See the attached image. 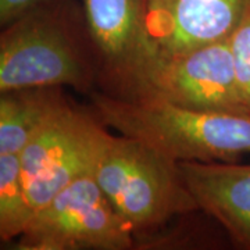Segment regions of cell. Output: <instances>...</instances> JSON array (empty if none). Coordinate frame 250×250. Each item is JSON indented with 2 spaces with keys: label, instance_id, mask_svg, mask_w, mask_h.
<instances>
[{
  "label": "cell",
  "instance_id": "5",
  "mask_svg": "<svg viewBox=\"0 0 250 250\" xmlns=\"http://www.w3.org/2000/svg\"><path fill=\"white\" fill-rule=\"evenodd\" d=\"M98 60V90L111 98L150 96L157 62L149 29V0H80Z\"/></svg>",
  "mask_w": 250,
  "mask_h": 250
},
{
  "label": "cell",
  "instance_id": "2",
  "mask_svg": "<svg viewBox=\"0 0 250 250\" xmlns=\"http://www.w3.org/2000/svg\"><path fill=\"white\" fill-rule=\"evenodd\" d=\"M89 99L108 129L177 163H239L250 154V114L205 113L160 99L123 100L100 90Z\"/></svg>",
  "mask_w": 250,
  "mask_h": 250
},
{
  "label": "cell",
  "instance_id": "8",
  "mask_svg": "<svg viewBox=\"0 0 250 250\" xmlns=\"http://www.w3.org/2000/svg\"><path fill=\"white\" fill-rule=\"evenodd\" d=\"M250 0H149L147 29L157 59L229 39Z\"/></svg>",
  "mask_w": 250,
  "mask_h": 250
},
{
  "label": "cell",
  "instance_id": "10",
  "mask_svg": "<svg viewBox=\"0 0 250 250\" xmlns=\"http://www.w3.org/2000/svg\"><path fill=\"white\" fill-rule=\"evenodd\" d=\"M71 103L62 86L0 92V154H20L54 116Z\"/></svg>",
  "mask_w": 250,
  "mask_h": 250
},
{
  "label": "cell",
  "instance_id": "9",
  "mask_svg": "<svg viewBox=\"0 0 250 250\" xmlns=\"http://www.w3.org/2000/svg\"><path fill=\"white\" fill-rule=\"evenodd\" d=\"M179 168L200 210L235 248L250 250V164L193 161Z\"/></svg>",
  "mask_w": 250,
  "mask_h": 250
},
{
  "label": "cell",
  "instance_id": "6",
  "mask_svg": "<svg viewBox=\"0 0 250 250\" xmlns=\"http://www.w3.org/2000/svg\"><path fill=\"white\" fill-rule=\"evenodd\" d=\"M108 134L93 108L72 102L29 141L20 160L34 211L74 179L93 171Z\"/></svg>",
  "mask_w": 250,
  "mask_h": 250
},
{
  "label": "cell",
  "instance_id": "4",
  "mask_svg": "<svg viewBox=\"0 0 250 250\" xmlns=\"http://www.w3.org/2000/svg\"><path fill=\"white\" fill-rule=\"evenodd\" d=\"M18 250H131L136 238L92 171L38 208L17 241Z\"/></svg>",
  "mask_w": 250,
  "mask_h": 250
},
{
  "label": "cell",
  "instance_id": "12",
  "mask_svg": "<svg viewBox=\"0 0 250 250\" xmlns=\"http://www.w3.org/2000/svg\"><path fill=\"white\" fill-rule=\"evenodd\" d=\"M229 45L238 86L245 106L250 111V14L235 29L229 38Z\"/></svg>",
  "mask_w": 250,
  "mask_h": 250
},
{
  "label": "cell",
  "instance_id": "3",
  "mask_svg": "<svg viewBox=\"0 0 250 250\" xmlns=\"http://www.w3.org/2000/svg\"><path fill=\"white\" fill-rule=\"evenodd\" d=\"M93 177L136 238V248L178 217L200 210L179 163L138 139L108 134Z\"/></svg>",
  "mask_w": 250,
  "mask_h": 250
},
{
  "label": "cell",
  "instance_id": "1",
  "mask_svg": "<svg viewBox=\"0 0 250 250\" xmlns=\"http://www.w3.org/2000/svg\"><path fill=\"white\" fill-rule=\"evenodd\" d=\"M98 60L80 0H46L1 27L0 92L29 86L98 90Z\"/></svg>",
  "mask_w": 250,
  "mask_h": 250
},
{
  "label": "cell",
  "instance_id": "13",
  "mask_svg": "<svg viewBox=\"0 0 250 250\" xmlns=\"http://www.w3.org/2000/svg\"><path fill=\"white\" fill-rule=\"evenodd\" d=\"M46 0H0V25L4 27L14 18Z\"/></svg>",
  "mask_w": 250,
  "mask_h": 250
},
{
  "label": "cell",
  "instance_id": "11",
  "mask_svg": "<svg viewBox=\"0 0 250 250\" xmlns=\"http://www.w3.org/2000/svg\"><path fill=\"white\" fill-rule=\"evenodd\" d=\"M24 184L20 154H0V239L17 241L34 217Z\"/></svg>",
  "mask_w": 250,
  "mask_h": 250
},
{
  "label": "cell",
  "instance_id": "7",
  "mask_svg": "<svg viewBox=\"0 0 250 250\" xmlns=\"http://www.w3.org/2000/svg\"><path fill=\"white\" fill-rule=\"evenodd\" d=\"M214 114H250L238 86L229 39L157 59L150 96Z\"/></svg>",
  "mask_w": 250,
  "mask_h": 250
}]
</instances>
